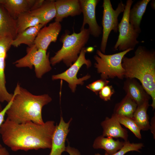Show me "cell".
<instances>
[{
    "label": "cell",
    "instance_id": "cell-6",
    "mask_svg": "<svg viewBox=\"0 0 155 155\" xmlns=\"http://www.w3.org/2000/svg\"><path fill=\"white\" fill-rule=\"evenodd\" d=\"M26 51V55L13 63L16 67L32 69L34 66L36 76L38 78L51 70L49 52L47 53L46 51L38 49L34 44L28 46Z\"/></svg>",
    "mask_w": 155,
    "mask_h": 155
},
{
    "label": "cell",
    "instance_id": "cell-37",
    "mask_svg": "<svg viewBox=\"0 0 155 155\" xmlns=\"http://www.w3.org/2000/svg\"><path fill=\"white\" fill-rule=\"evenodd\" d=\"M3 0H0V5H1L3 3Z\"/></svg>",
    "mask_w": 155,
    "mask_h": 155
},
{
    "label": "cell",
    "instance_id": "cell-32",
    "mask_svg": "<svg viewBox=\"0 0 155 155\" xmlns=\"http://www.w3.org/2000/svg\"><path fill=\"white\" fill-rule=\"evenodd\" d=\"M44 0H35L34 2L30 11L36 9L40 7L44 3Z\"/></svg>",
    "mask_w": 155,
    "mask_h": 155
},
{
    "label": "cell",
    "instance_id": "cell-26",
    "mask_svg": "<svg viewBox=\"0 0 155 155\" xmlns=\"http://www.w3.org/2000/svg\"><path fill=\"white\" fill-rule=\"evenodd\" d=\"M115 115L120 124L129 129L139 139H141V130L133 117Z\"/></svg>",
    "mask_w": 155,
    "mask_h": 155
},
{
    "label": "cell",
    "instance_id": "cell-35",
    "mask_svg": "<svg viewBox=\"0 0 155 155\" xmlns=\"http://www.w3.org/2000/svg\"><path fill=\"white\" fill-rule=\"evenodd\" d=\"M93 50V48L91 47H89L87 48H86V51L87 52H92Z\"/></svg>",
    "mask_w": 155,
    "mask_h": 155
},
{
    "label": "cell",
    "instance_id": "cell-14",
    "mask_svg": "<svg viewBox=\"0 0 155 155\" xmlns=\"http://www.w3.org/2000/svg\"><path fill=\"white\" fill-rule=\"evenodd\" d=\"M55 22H60L65 18L79 15L82 13L79 0H57L55 1Z\"/></svg>",
    "mask_w": 155,
    "mask_h": 155
},
{
    "label": "cell",
    "instance_id": "cell-2",
    "mask_svg": "<svg viewBox=\"0 0 155 155\" xmlns=\"http://www.w3.org/2000/svg\"><path fill=\"white\" fill-rule=\"evenodd\" d=\"M12 103L7 110V118L17 123L32 121L36 124L44 123L42 117L43 107L51 102L47 94H33L18 83L14 91Z\"/></svg>",
    "mask_w": 155,
    "mask_h": 155
},
{
    "label": "cell",
    "instance_id": "cell-25",
    "mask_svg": "<svg viewBox=\"0 0 155 155\" xmlns=\"http://www.w3.org/2000/svg\"><path fill=\"white\" fill-rule=\"evenodd\" d=\"M16 20L18 34L28 28L41 24L40 19L32 15L29 11L21 13L18 16Z\"/></svg>",
    "mask_w": 155,
    "mask_h": 155
},
{
    "label": "cell",
    "instance_id": "cell-30",
    "mask_svg": "<svg viewBox=\"0 0 155 155\" xmlns=\"http://www.w3.org/2000/svg\"><path fill=\"white\" fill-rule=\"evenodd\" d=\"M13 96L11 100L7 103L5 107L0 112V128L1 125L4 121V117L6 114V112L12 103L14 96L13 93ZM2 147V146L0 143V147Z\"/></svg>",
    "mask_w": 155,
    "mask_h": 155
},
{
    "label": "cell",
    "instance_id": "cell-28",
    "mask_svg": "<svg viewBox=\"0 0 155 155\" xmlns=\"http://www.w3.org/2000/svg\"><path fill=\"white\" fill-rule=\"evenodd\" d=\"M109 81L101 79L96 80L86 86L88 89L97 94L105 86L108 85Z\"/></svg>",
    "mask_w": 155,
    "mask_h": 155
},
{
    "label": "cell",
    "instance_id": "cell-18",
    "mask_svg": "<svg viewBox=\"0 0 155 155\" xmlns=\"http://www.w3.org/2000/svg\"><path fill=\"white\" fill-rule=\"evenodd\" d=\"M35 0H3L1 4L10 15L16 19L21 13L29 11Z\"/></svg>",
    "mask_w": 155,
    "mask_h": 155
},
{
    "label": "cell",
    "instance_id": "cell-19",
    "mask_svg": "<svg viewBox=\"0 0 155 155\" xmlns=\"http://www.w3.org/2000/svg\"><path fill=\"white\" fill-rule=\"evenodd\" d=\"M29 12L32 15L38 18L41 24L45 25L56 17L55 1L45 0L40 7Z\"/></svg>",
    "mask_w": 155,
    "mask_h": 155
},
{
    "label": "cell",
    "instance_id": "cell-3",
    "mask_svg": "<svg viewBox=\"0 0 155 155\" xmlns=\"http://www.w3.org/2000/svg\"><path fill=\"white\" fill-rule=\"evenodd\" d=\"M122 65L124 77L138 80L152 100L151 106L155 108V52L139 46L133 56H124Z\"/></svg>",
    "mask_w": 155,
    "mask_h": 155
},
{
    "label": "cell",
    "instance_id": "cell-10",
    "mask_svg": "<svg viewBox=\"0 0 155 155\" xmlns=\"http://www.w3.org/2000/svg\"><path fill=\"white\" fill-rule=\"evenodd\" d=\"M13 39L9 37H0V102H9L12 98L13 94L7 91L5 69L7 53L12 46Z\"/></svg>",
    "mask_w": 155,
    "mask_h": 155
},
{
    "label": "cell",
    "instance_id": "cell-34",
    "mask_svg": "<svg viewBox=\"0 0 155 155\" xmlns=\"http://www.w3.org/2000/svg\"><path fill=\"white\" fill-rule=\"evenodd\" d=\"M0 155H10L9 152L4 147H0Z\"/></svg>",
    "mask_w": 155,
    "mask_h": 155
},
{
    "label": "cell",
    "instance_id": "cell-27",
    "mask_svg": "<svg viewBox=\"0 0 155 155\" xmlns=\"http://www.w3.org/2000/svg\"><path fill=\"white\" fill-rule=\"evenodd\" d=\"M123 147L119 150L112 155H124L126 153L131 151L140 152V150L144 146L142 143H130L129 141H124ZM94 155H102L99 153H96ZM104 155H109L105 152Z\"/></svg>",
    "mask_w": 155,
    "mask_h": 155
},
{
    "label": "cell",
    "instance_id": "cell-9",
    "mask_svg": "<svg viewBox=\"0 0 155 155\" xmlns=\"http://www.w3.org/2000/svg\"><path fill=\"white\" fill-rule=\"evenodd\" d=\"M86 52V48H83L77 60L69 68L62 73L53 75L52 77V80L61 79L65 80L68 84L69 86L72 91L74 92L78 85H83L84 81L90 77L89 75H87L79 78L77 76L79 70L83 65H85L87 68L92 65L91 61L89 59H86L85 57Z\"/></svg>",
    "mask_w": 155,
    "mask_h": 155
},
{
    "label": "cell",
    "instance_id": "cell-13",
    "mask_svg": "<svg viewBox=\"0 0 155 155\" xmlns=\"http://www.w3.org/2000/svg\"><path fill=\"white\" fill-rule=\"evenodd\" d=\"M72 119L65 122L61 117L59 123L56 127L52 138L51 152L48 155H61L65 151V142L69 132V127Z\"/></svg>",
    "mask_w": 155,
    "mask_h": 155
},
{
    "label": "cell",
    "instance_id": "cell-22",
    "mask_svg": "<svg viewBox=\"0 0 155 155\" xmlns=\"http://www.w3.org/2000/svg\"><path fill=\"white\" fill-rule=\"evenodd\" d=\"M44 26L40 24L28 28L18 34L16 38L13 40L12 46L17 47L22 44L27 45L28 46L33 45L39 31Z\"/></svg>",
    "mask_w": 155,
    "mask_h": 155
},
{
    "label": "cell",
    "instance_id": "cell-5",
    "mask_svg": "<svg viewBox=\"0 0 155 155\" xmlns=\"http://www.w3.org/2000/svg\"><path fill=\"white\" fill-rule=\"evenodd\" d=\"M133 50L130 49L108 55L97 50L96 53L98 55L94 56L96 61L94 66L98 72L100 74L101 79L107 80L117 77L123 79L124 78L125 71L122 65V60L127 53Z\"/></svg>",
    "mask_w": 155,
    "mask_h": 155
},
{
    "label": "cell",
    "instance_id": "cell-15",
    "mask_svg": "<svg viewBox=\"0 0 155 155\" xmlns=\"http://www.w3.org/2000/svg\"><path fill=\"white\" fill-rule=\"evenodd\" d=\"M123 89L126 95L137 104H142L149 101L151 98L142 85L135 78H127L124 83Z\"/></svg>",
    "mask_w": 155,
    "mask_h": 155
},
{
    "label": "cell",
    "instance_id": "cell-11",
    "mask_svg": "<svg viewBox=\"0 0 155 155\" xmlns=\"http://www.w3.org/2000/svg\"><path fill=\"white\" fill-rule=\"evenodd\" d=\"M82 13L83 15V20L80 30L84 29L86 24L89 26L90 34L95 37H98L102 33V28L96 21L95 10L99 1L98 0H79Z\"/></svg>",
    "mask_w": 155,
    "mask_h": 155
},
{
    "label": "cell",
    "instance_id": "cell-33",
    "mask_svg": "<svg viewBox=\"0 0 155 155\" xmlns=\"http://www.w3.org/2000/svg\"><path fill=\"white\" fill-rule=\"evenodd\" d=\"M155 116L151 119V125H150V129L152 133H153L154 138L155 139Z\"/></svg>",
    "mask_w": 155,
    "mask_h": 155
},
{
    "label": "cell",
    "instance_id": "cell-31",
    "mask_svg": "<svg viewBox=\"0 0 155 155\" xmlns=\"http://www.w3.org/2000/svg\"><path fill=\"white\" fill-rule=\"evenodd\" d=\"M65 151L67 152L69 155H81L77 149L70 147L69 145L66 147Z\"/></svg>",
    "mask_w": 155,
    "mask_h": 155
},
{
    "label": "cell",
    "instance_id": "cell-36",
    "mask_svg": "<svg viewBox=\"0 0 155 155\" xmlns=\"http://www.w3.org/2000/svg\"><path fill=\"white\" fill-rule=\"evenodd\" d=\"M155 1H152L151 3V6L152 8L154 9H155Z\"/></svg>",
    "mask_w": 155,
    "mask_h": 155
},
{
    "label": "cell",
    "instance_id": "cell-12",
    "mask_svg": "<svg viewBox=\"0 0 155 155\" xmlns=\"http://www.w3.org/2000/svg\"><path fill=\"white\" fill-rule=\"evenodd\" d=\"M60 22H55L44 26L39 31L35 40L34 44L38 49L47 51L52 42H55L61 29Z\"/></svg>",
    "mask_w": 155,
    "mask_h": 155
},
{
    "label": "cell",
    "instance_id": "cell-21",
    "mask_svg": "<svg viewBox=\"0 0 155 155\" xmlns=\"http://www.w3.org/2000/svg\"><path fill=\"white\" fill-rule=\"evenodd\" d=\"M150 0H142L137 2L130 9L129 21L133 29L139 34L141 32L140 24L143 15Z\"/></svg>",
    "mask_w": 155,
    "mask_h": 155
},
{
    "label": "cell",
    "instance_id": "cell-23",
    "mask_svg": "<svg viewBox=\"0 0 155 155\" xmlns=\"http://www.w3.org/2000/svg\"><path fill=\"white\" fill-rule=\"evenodd\" d=\"M137 106V104L126 95L120 102L116 104L113 114L133 117Z\"/></svg>",
    "mask_w": 155,
    "mask_h": 155
},
{
    "label": "cell",
    "instance_id": "cell-16",
    "mask_svg": "<svg viewBox=\"0 0 155 155\" xmlns=\"http://www.w3.org/2000/svg\"><path fill=\"white\" fill-rule=\"evenodd\" d=\"M120 124L114 114L110 118L106 117L101 123L103 129L102 135L113 138H121L125 141H127L128 131Z\"/></svg>",
    "mask_w": 155,
    "mask_h": 155
},
{
    "label": "cell",
    "instance_id": "cell-1",
    "mask_svg": "<svg viewBox=\"0 0 155 155\" xmlns=\"http://www.w3.org/2000/svg\"><path fill=\"white\" fill-rule=\"evenodd\" d=\"M57 126L49 121L42 125L29 121L17 123L8 118L0 128L3 142L13 151L51 149Z\"/></svg>",
    "mask_w": 155,
    "mask_h": 155
},
{
    "label": "cell",
    "instance_id": "cell-7",
    "mask_svg": "<svg viewBox=\"0 0 155 155\" xmlns=\"http://www.w3.org/2000/svg\"><path fill=\"white\" fill-rule=\"evenodd\" d=\"M133 2L132 0L126 1L122 18L118 24L119 34L114 47L115 50L119 49L122 51L130 49L133 50L139 43L137 40L139 34L133 29L129 21V12Z\"/></svg>",
    "mask_w": 155,
    "mask_h": 155
},
{
    "label": "cell",
    "instance_id": "cell-29",
    "mask_svg": "<svg viewBox=\"0 0 155 155\" xmlns=\"http://www.w3.org/2000/svg\"><path fill=\"white\" fill-rule=\"evenodd\" d=\"M114 92L115 91L112 86L107 85L104 87L99 93L101 99L105 101H108L111 100L112 96Z\"/></svg>",
    "mask_w": 155,
    "mask_h": 155
},
{
    "label": "cell",
    "instance_id": "cell-20",
    "mask_svg": "<svg viewBox=\"0 0 155 155\" xmlns=\"http://www.w3.org/2000/svg\"><path fill=\"white\" fill-rule=\"evenodd\" d=\"M124 142V141H120L119 140H115L113 138L105 137L102 135L96 138L93 147L95 149H104L109 155H112L120 150Z\"/></svg>",
    "mask_w": 155,
    "mask_h": 155
},
{
    "label": "cell",
    "instance_id": "cell-24",
    "mask_svg": "<svg viewBox=\"0 0 155 155\" xmlns=\"http://www.w3.org/2000/svg\"><path fill=\"white\" fill-rule=\"evenodd\" d=\"M149 106V101L137 106L133 114V117L141 130L148 131L150 129V125L147 114Z\"/></svg>",
    "mask_w": 155,
    "mask_h": 155
},
{
    "label": "cell",
    "instance_id": "cell-8",
    "mask_svg": "<svg viewBox=\"0 0 155 155\" xmlns=\"http://www.w3.org/2000/svg\"><path fill=\"white\" fill-rule=\"evenodd\" d=\"M102 7L103 8L102 22L103 33L100 51L104 54L111 32L113 30L117 32L118 30V18L119 14L123 12L125 5L121 1L116 9L114 10L110 0H104Z\"/></svg>",
    "mask_w": 155,
    "mask_h": 155
},
{
    "label": "cell",
    "instance_id": "cell-38",
    "mask_svg": "<svg viewBox=\"0 0 155 155\" xmlns=\"http://www.w3.org/2000/svg\"><path fill=\"white\" fill-rule=\"evenodd\" d=\"M2 110V106H1V105L0 103V112L1 111V110Z\"/></svg>",
    "mask_w": 155,
    "mask_h": 155
},
{
    "label": "cell",
    "instance_id": "cell-4",
    "mask_svg": "<svg viewBox=\"0 0 155 155\" xmlns=\"http://www.w3.org/2000/svg\"><path fill=\"white\" fill-rule=\"evenodd\" d=\"M90 34L89 29L84 28L78 33L65 34L61 38L63 45L54 56L51 58V64L54 66L62 61L70 67L78 58L80 53L87 43Z\"/></svg>",
    "mask_w": 155,
    "mask_h": 155
},
{
    "label": "cell",
    "instance_id": "cell-17",
    "mask_svg": "<svg viewBox=\"0 0 155 155\" xmlns=\"http://www.w3.org/2000/svg\"><path fill=\"white\" fill-rule=\"evenodd\" d=\"M18 34L16 20L2 5H0V37H9L14 40Z\"/></svg>",
    "mask_w": 155,
    "mask_h": 155
}]
</instances>
